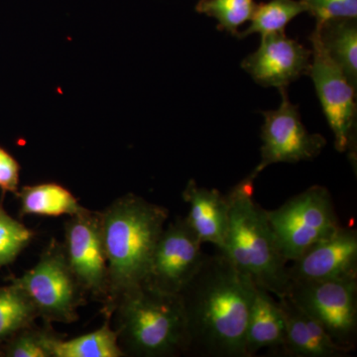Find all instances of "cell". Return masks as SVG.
Segmentation results:
<instances>
[{
    "label": "cell",
    "instance_id": "1",
    "mask_svg": "<svg viewBox=\"0 0 357 357\" xmlns=\"http://www.w3.org/2000/svg\"><path fill=\"white\" fill-rule=\"evenodd\" d=\"M255 282L222 252L203 263L178 294L187 321V354L248 357L245 333L256 292Z\"/></svg>",
    "mask_w": 357,
    "mask_h": 357
},
{
    "label": "cell",
    "instance_id": "2",
    "mask_svg": "<svg viewBox=\"0 0 357 357\" xmlns=\"http://www.w3.org/2000/svg\"><path fill=\"white\" fill-rule=\"evenodd\" d=\"M109 272V312L122 293L146 280L150 262L167 220L168 208L137 195L128 194L98 211Z\"/></svg>",
    "mask_w": 357,
    "mask_h": 357
},
{
    "label": "cell",
    "instance_id": "3",
    "mask_svg": "<svg viewBox=\"0 0 357 357\" xmlns=\"http://www.w3.org/2000/svg\"><path fill=\"white\" fill-rule=\"evenodd\" d=\"M252 173L227 195L229 227L220 252L257 287L278 298L286 295L290 280L287 260L282 255L266 210L253 199Z\"/></svg>",
    "mask_w": 357,
    "mask_h": 357
},
{
    "label": "cell",
    "instance_id": "4",
    "mask_svg": "<svg viewBox=\"0 0 357 357\" xmlns=\"http://www.w3.org/2000/svg\"><path fill=\"white\" fill-rule=\"evenodd\" d=\"M119 345L126 356L173 357L188 352L187 321L180 295L141 284L114 301Z\"/></svg>",
    "mask_w": 357,
    "mask_h": 357
},
{
    "label": "cell",
    "instance_id": "5",
    "mask_svg": "<svg viewBox=\"0 0 357 357\" xmlns=\"http://www.w3.org/2000/svg\"><path fill=\"white\" fill-rule=\"evenodd\" d=\"M13 283L25 293L45 324H73L86 301L81 284L70 269L64 244L56 239L45 248L38 262Z\"/></svg>",
    "mask_w": 357,
    "mask_h": 357
},
{
    "label": "cell",
    "instance_id": "6",
    "mask_svg": "<svg viewBox=\"0 0 357 357\" xmlns=\"http://www.w3.org/2000/svg\"><path fill=\"white\" fill-rule=\"evenodd\" d=\"M266 213L282 255L288 262L298 259L340 225L331 192L323 185H312Z\"/></svg>",
    "mask_w": 357,
    "mask_h": 357
},
{
    "label": "cell",
    "instance_id": "7",
    "mask_svg": "<svg viewBox=\"0 0 357 357\" xmlns=\"http://www.w3.org/2000/svg\"><path fill=\"white\" fill-rule=\"evenodd\" d=\"M286 295L316 319L335 344L354 351L357 340V277L290 282Z\"/></svg>",
    "mask_w": 357,
    "mask_h": 357
},
{
    "label": "cell",
    "instance_id": "8",
    "mask_svg": "<svg viewBox=\"0 0 357 357\" xmlns=\"http://www.w3.org/2000/svg\"><path fill=\"white\" fill-rule=\"evenodd\" d=\"M312 61L309 74L321 109L335 136V147L356 166V89L324 50L316 32L310 36Z\"/></svg>",
    "mask_w": 357,
    "mask_h": 357
},
{
    "label": "cell",
    "instance_id": "9",
    "mask_svg": "<svg viewBox=\"0 0 357 357\" xmlns=\"http://www.w3.org/2000/svg\"><path fill=\"white\" fill-rule=\"evenodd\" d=\"M281 103L278 109L263 112L261 160L252 171L258 177L273 164L311 161L326 147V140L318 133H310L301 119L299 107L289 98L287 88L279 89Z\"/></svg>",
    "mask_w": 357,
    "mask_h": 357
},
{
    "label": "cell",
    "instance_id": "10",
    "mask_svg": "<svg viewBox=\"0 0 357 357\" xmlns=\"http://www.w3.org/2000/svg\"><path fill=\"white\" fill-rule=\"evenodd\" d=\"M202 245L187 218H176L165 225L157 241L144 284L178 295L204 261Z\"/></svg>",
    "mask_w": 357,
    "mask_h": 357
},
{
    "label": "cell",
    "instance_id": "11",
    "mask_svg": "<svg viewBox=\"0 0 357 357\" xmlns=\"http://www.w3.org/2000/svg\"><path fill=\"white\" fill-rule=\"evenodd\" d=\"M66 256L84 292L107 303L109 272L103 248L98 211L84 210L65 222Z\"/></svg>",
    "mask_w": 357,
    "mask_h": 357
},
{
    "label": "cell",
    "instance_id": "12",
    "mask_svg": "<svg viewBox=\"0 0 357 357\" xmlns=\"http://www.w3.org/2000/svg\"><path fill=\"white\" fill-rule=\"evenodd\" d=\"M311 61V50L285 32H275L261 36L260 46L244 59L241 68L259 86L279 89L309 74Z\"/></svg>",
    "mask_w": 357,
    "mask_h": 357
},
{
    "label": "cell",
    "instance_id": "13",
    "mask_svg": "<svg viewBox=\"0 0 357 357\" xmlns=\"http://www.w3.org/2000/svg\"><path fill=\"white\" fill-rule=\"evenodd\" d=\"M288 266L290 282H319L357 277V232L337 227Z\"/></svg>",
    "mask_w": 357,
    "mask_h": 357
},
{
    "label": "cell",
    "instance_id": "14",
    "mask_svg": "<svg viewBox=\"0 0 357 357\" xmlns=\"http://www.w3.org/2000/svg\"><path fill=\"white\" fill-rule=\"evenodd\" d=\"M285 319L286 338L281 356L344 357L351 351L340 347L316 319L303 311L288 295L277 298Z\"/></svg>",
    "mask_w": 357,
    "mask_h": 357
},
{
    "label": "cell",
    "instance_id": "15",
    "mask_svg": "<svg viewBox=\"0 0 357 357\" xmlns=\"http://www.w3.org/2000/svg\"><path fill=\"white\" fill-rule=\"evenodd\" d=\"M190 206L185 217L202 243H211L222 250L229 227V204L227 195L208 189L190 180L182 192Z\"/></svg>",
    "mask_w": 357,
    "mask_h": 357
},
{
    "label": "cell",
    "instance_id": "16",
    "mask_svg": "<svg viewBox=\"0 0 357 357\" xmlns=\"http://www.w3.org/2000/svg\"><path fill=\"white\" fill-rule=\"evenodd\" d=\"M285 338V319L278 300H275L273 295L264 289L256 288L246 326L248 356H255L264 349L281 356Z\"/></svg>",
    "mask_w": 357,
    "mask_h": 357
},
{
    "label": "cell",
    "instance_id": "17",
    "mask_svg": "<svg viewBox=\"0 0 357 357\" xmlns=\"http://www.w3.org/2000/svg\"><path fill=\"white\" fill-rule=\"evenodd\" d=\"M324 50L357 91V18L332 20L317 24Z\"/></svg>",
    "mask_w": 357,
    "mask_h": 357
},
{
    "label": "cell",
    "instance_id": "18",
    "mask_svg": "<svg viewBox=\"0 0 357 357\" xmlns=\"http://www.w3.org/2000/svg\"><path fill=\"white\" fill-rule=\"evenodd\" d=\"M15 195L20 199L21 215L70 217L84 208L69 190L56 183L25 185Z\"/></svg>",
    "mask_w": 357,
    "mask_h": 357
},
{
    "label": "cell",
    "instance_id": "19",
    "mask_svg": "<svg viewBox=\"0 0 357 357\" xmlns=\"http://www.w3.org/2000/svg\"><path fill=\"white\" fill-rule=\"evenodd\" d=\"M102 326L93 332L79 337L58 340L54 357H124L119 345V333L110 325L112 314L103 312Z\"/></svg>",
    "mask_w": 357,
    "mask_h": 357
},
{
    "label": "cell",
    "instance_id": "20",
    "mask_svg": "<svg viewBox=\"0 0 357 357\" xmlns=\"http://www.w3.org/2000/svg\"><path fill=\"white\" fill-rule=\"evenodd\" d=\"M307 13L302 0H270L256 6L249 27L238 33L243 39L253 34L263 35L285 32L286 26L300 14Z\"/></svg>",
    "mask_w": 357,
    "mask_h": 357
},
{
    "label": "cell",
    "instance_id": "21",
    "mask_svg": "<svg viewBox=\"0 0 357 357\" xmlns=\"http://www.w3.org/2000/svg\"><path fill=\"white\" fill-rule=\"evenodd\" d=\"M38 319L31 301L17 285L0 288V344Z\"/></svg>",
    "mask_w": 357,
    "mask_h": 357
},
{
    "label": "cell",
    "instance_id": "22",
    "mask_svg": "<svg viewBox=\"0 0 357 357\" xmlns=\"http://www.w3.org/2000/svg\"><path fill=\"white\" fill-rule=\"evenodd\" d=\"M33 323L9 338L4 347L7 357H54V347L63 335L54 332L50 326Z\"/></svg>",
    "mask_w": 357,
    "mask_h": 357
},
{
    "label": "cell",
    "instance_id": "23",
    "mask_svg": "<svg viewBox=\"0 0 357 357\" xmlns=\"http://www.w3.org/2000/svg\"><path fill=\"white\" fill-rule=\"evenodd\" d=\"M256 6L255 0H199L196 11L217 20L218 29L237 37L239 27L252 18Z\"/></svg>",
    "mask_w": 357,
    "mask_h": 357
},
{
    "label": "cell",
    "instance_id": "24",
    "mask_svg": "<svg viewBox=\"0 0 357 357\" xmlns=\"http://www.w3.org/2000/svg\"><path fill=\"white\" fill-rule=\"evenodd\" d=\"M35 237V232L0 206V268L13 263Z\"/></svg>",
    "mask_w": 357,
    "mask_h": 357
},
{
    "label": "cell",
    "instance_id": "25",
    "mask_svg": "<svg viewBox=\"0 0 357 357\" xmlns=\"http://www.w3.org/2000/svg\"><path fill=\"white\" fill-rule=\"evenodd\" d=\"M317 24L328 20L357 18V0H302Z\"/></svg>",
    "mask_w": 357,
    "mask_h": 357
},
{
    "label": "cell",
    "instance_id": "26",
    "mask_svg": "<svg viewBox=\"0 0 357 357\" xmlns=\"http://www.w3.org/2000/svg\"><path fill=\"white\" fill-rule=\"evenodd\" d=\"M20 166L6 150L0 148V189L16 194L20 185Z\"/></svg>",
    "mask_w": 357,
    "mask_h": 357
}]
</instances>
